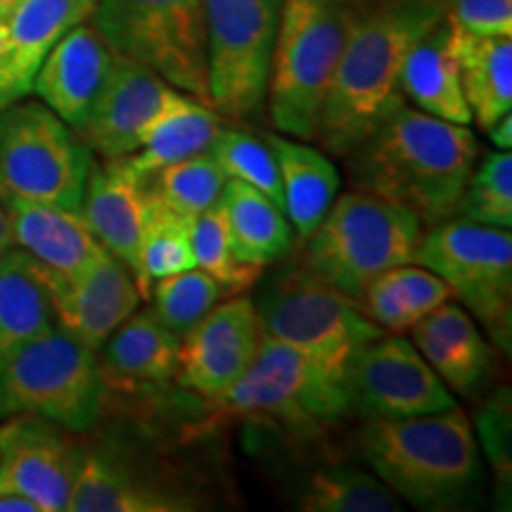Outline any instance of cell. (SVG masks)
I'll use <instances>...</instances> for the list:
<instances>
[{"instance_id": "484cf974", "label": "cell", "mask_w": 512, "mask_h": 512, "mask_svg": "<svg viewBox=\"0 0 512 512\" xmlns=\"http://www.w3.org/2000/svg\"><path fill=\"white\" fill-rule=\"evenodd\" d=\"M271 147L283 185V211L299 242H304L328 214L339 192V174L316 147L283 138L278 133L261 136Z\"/></svg>"}, {"instance_id": "83f0119b", "label": "cell", "mask_w": 512, "mask_h": 512, "mask_svg": "<svg viewBox=\"0 0 512 512\" xmlns=\"http://www.w3.org/2000/svg\"><path fill=\"white\" fill-rule=\"evenodd\" d=\"M223 126L226 119L214 107L178 91L176 98L145 128L140 147L126 157V162L140 181H145L162 166L207 152Z\"/></svg>"}, {"instance_id": "cb8c5ba5", "label": "cell", "mask_w": 512, "mask_h": 512, "mask_svg": "<svg viewBox=\"0 0 512 512\" xmlns=\"http://www.w3.org/2000/svg\"><path fill=\"white\" fill-rule=\"evenodd\" d=\"M178 347L181 337L166 328L152 309H136L98 351L105 387L140 392L176 380Z\"/></svg>"}, {"instance_id": "4316f807", "label": "cell", "mask_w": 512, "mask_h": 512, "mask_svg": "<svg viewBox=\"0 0 512 512\" xmlns=\"http://www.w3.org/2000/svg\"><path fill=\"white\" fill-rule=\"evenodd\" d=\"M451 48L472 121L482 131H489L512 110L510 36H479L451 24Z\"/></svg>"}, {"instance_id": "e575fe53", "label": "cell", "mask_w": 512, "mask_h": 512, "mask_svg": "<svg viewBox=\"0 0 512 512\" xmlns=\"http://www.w3.org/2000/svg\"><path fill=\"white\" fill-rule=\"evenodd\" d=\"M147 297L152 299V313L174 335L183 337L197 320H202L216 304L230 297V292L207 271L195 266L152 280Z\"/></svg>"}, {"instance_id": "60d3db41", "label": "cell", "mask_w": 512, "mask_h": 512, "mask_svg": "<svg viewBox=\"0 0 512 512\" xmlns=\"http://www.w3.org/2000/svg\"><path fill=\"white\" fill-rule=\"evenodd\" d=\"M486 133H489L491 143L496 145V150H510V147H512V119H510V114H505L501 121H496V124L491 126Z\"/></svg>"}, {"instance_id": "ee69618b", "label": "cell", "mask_w": 512, "mask_h": 512, "mask_svg": "<svg viewBox=\"0 0 512 512\" xmlns=\"http://www.w3.org/2000/svg\"><path fill=\"white\" fill-rule=\"evenodd\" d=\"M17 3H19V0H0V22H3V19L10 15L12 8H15Z\"/></svg>"}, {"instance_id": "ab89813d", "label": "cell", "mask_w": 512, "mask_h": 512, "mask_svg": "<svg viewBox=\"0 0 512 512\" xmlns=\"http://www.w3.org/2000/svg\"><path fill=\"white\" fill-rule=\"evenodd\" d=\"M479 430H482L484 451L489 453L491 463L498 479L510 482V406L508 392L498 394L489 401L482 418H479Z\"/></svg>"}, {"instance_id": "ffe728a7", "label": "cell", "mask_w": 512, "mask_h": 512, "mask_svg": "<svg viewBox=\"0 0 512 512\" xmlns=\"http://www.w3.org/2000/svg\"><path fill=\"white\" fill-rule=\"evenodd\" d=\"M0 202L8 216L12 245L29 254L43 271L67 278L86 271L110 254L95 240L81 211L3 192Z\"/></svg>"}, {"instance_id": "f1b7e54d", "label": "cell", "mask_w": 512, "mask_h": 512, "mask_svg": "<svg viewBox=\"0 0 512 512\" xmlns=\"http://www.w3.org/2000/svg\"><path fill=\"white\" fill-rule=\"evenodd\" d=\"M219 204L226 216L230 245L242 264L266 268L290 254L294 230L285 211L264 192L228 178Z\"/></svg>"}, {"instance_id": "7c38bea8", "label": "cell", "mask_w": 512, "mask_h": 512, "mask_svg": "<svg viewBox=\"0 0 512 512\" xmlns=\"http://www.w3.org/2000/svg\"><path fill=\"white\" fill-rule=\"evenodd\" d=\"M216 406L228 418L285 425L290 430L330 425L349 411L337 375L320 368L304 351L266 335L252 366Z\"/></svg>"}, {"instance_id": "1f68e13d", "label": "cell", "mask_w": 512, "mask_h": 512, "mask_svg": "<svg viewBox=\"0 0 512 512\" xmlns=\"http://www.w3.org/2000/svg\"><path fill=\"white\" fill-rule=\"evenodd\" d=\"M297 510L304 512H396L399 496L361 467L330 465L313 472L302 489Z\"/></svg>"}, {"instance_id": "d4e9b609", "label": "cell", "mask_w": 512, "mask_h": 512, "mask_svg": "<svg viewBox=\"0 0 512 512\" xmlns=\"http://www.w3.org/2000/svg\"><path fill=\"white\" fill-rule=\"evenodd\" d=\"M399 91L403 100L413 102L415 110L451 124H472L463 83H460V69L451 48V24L446 17L432 31H427L406 55Z\"/></svg>"}, {"instance_id": "7a4b0ae2", "label": "cell", "mask_w": 512, "mask_h": 512, "mask_svg": "<svg viewBox=\"0 0 512 512\" xmlns=\"http://www.w3.org/2000/svg\"><path fill=\"white\" fill-rule=\"evenodd\" d=\"M479 157L470 126L399 102L347 157L351 188L411 209L422 226L456 219Z\"/></svg>"}, {"instance_id": "8d00e7d4", "label": "cell", "mask_w": 512, "mask_h": 512, "mask_svg": "<svg viewBox=\"0 0 512 512\" xmlns=\"http://www.w3.org/2000/svg\"><path fill=\"white\" fill-rule=\"evenodd\" d=\"M190 245L195 266L219 280L230 294L247 292L249 287L256 285L261 271H264L259 266L242 264L235 256L233 245H230L226 216H223L219 202L192 219Z\"/></svg>"}, {"instance_id": "30bf717a", "label": "cell", "mask_w": 512, "mask_h": 512, "mask_svg": "<svg viewBox=\"0 0 512 512\" xmlns=\"http://www.w3.org/2000/svg\"><path fill=\"white\" fill-rule=\"evenodd\" d=\"M413 264L437 273L498 349L512 339V238L510 230L465 219L434 223L422 233Z\"/></svg>"}, {"instance_id": "e0dca14e", "label": "cell", "mask_w": 512, "mask_h": 512, "mask_svg": "<svg viewBox=\"0 0 512 512\" xmlns=\"http://www.w3.org/2000/svg\"><path fill=\"white\" fill-rule=\"evenodd\" d=\"M176 93L178 88L150 67L117 55L91 114L76 128V136L100 159L133 155L145 128Z\"/></svg>"}, {"instance_id": "7bdbcfd3", "label": "cell", "mask_w": 512, "mask_h": 512, "mask_svg": "<svg viewBox=\"0 0 512 512\" xmlns=\"http://www.w3.org/2000/svg\"><path fill=\"white\" fill-rule=\"evenodd\" d=\"M12 247H15V245H12L8 216H5V207H3V202H0V256H3Z\"/></svg>"}, {"instance_id": "b9f144b4", "label": "cell", "mask_w": 512, "mask_h": 512, "mask_svg": "<svg viewBox=\"0 0 512 512\" xmlns=\"http://www.w3.org/2000/svg\"><path fill=\"white\" fill-rule=\"evenodd\" d=\"M0 512H38L36 503L15 491H0Z\"/></svg>"}, {"instance_id": "f6af8a7d", "label": "cell", "mask_w": 512, "mask_h": 512, "mask_svg": "<svg viewBox=\"0 0 512 512\" xmlns=\"http://www.w3.org/2000/svg\"><path fill=\"white\" fill-rule=\"evenodd\" d=\"M349 3H356V0H349Z\"/></svg>"}, {"instance_id": "d6986e66", "label": "cell", "mask_w": 512, "mask_h": 512, "mask_svg": "<svg viewBox=\"0 0 512 512\" xmlns=\"http://www.w3.org/2000/svg\"><path fill=\"white\" fill-rule=\"evenodd\" d=\"M114 60L117 53L107 46L93 24L81 22L46 55L31 93H36L48 110L76 131L91 114Z\"/></svg>"}, {"instance_id": "9a60e30c", "label": "cell", "mask_w": 512, "mask_h": 512, "mask_svg": "<svg viewBox=\"0 0 512 512\" xmlns=\"http://www.w3.org/2000/svg\"><path fill=\"white\" fill-rule=\"evenodd\" d=\"M261 339L254 299L230 294L181 337L176 380L216 406L252 366Z\"/></svg>"}, {"instance_id": "277c9868", "label": "cell", "mask_w": 512, "mask_h": 512, "mask_svg": "<svg viewBox=\"0 0 512 512\" xmlns=\"http://www.w3.org/2000/svg\"><path fill=\"white\" fill-rule=\"evenodd\" d=\"M351 17L349 0H283L264 102L275 131L297 140L316 138Z\"/></svg>"}, {"instance_id": "6da1fadb", "label": "cell", "mask_w": 512, "mask_h": 512, "mask_svg": "<svg viewBox=\"0 0 512 512\" xmlns=\"http://www.w3.org/2000/svg\"><path fill=\"white\" fill-rule=\"evenodd\" d=\"M444 17L446 0H356L316 128L325 152L344 159L403 102L406 55Z\"/></svg>"}, {"instance_id": "ac0fdd59", "label": "cell", "mask_w": 512, "mask_h": 512, "mask_svg": "<svg viewBox=\"0 0 512 512\" xmlns=\"http://www.w3.org/2000/svg\"><path fill=\"white\" fill-rule=\"evenodd\" d=\"M93 8L95 0H19L0 22V107L27 98L46 55Z\"/></svg>"}, {"instance_id": "f35d334b", "label": "cell", "mask_w": 512, "mask_h": 512, "mask_svg": "<svg viewBox=\"0 0 512 512\" xmlns=\"http://www.w3.org/2000/svg\"><path fill=\"white\" fill-rule=\"evenodd\" d=\"M446 17L479 36H512V0H446Z\"/></svg>"}, {"instance_id": "5b68a950", "label": "cell", "mask_w": 512, "mask_h": 512, "mask_svg": "<svg viewBox=\"0 0 512 512\" xmlns=\"http://www.w3.org/2000/svg\"><path fill=\"white\" fill-rule=\"evenodd\" d=\"M425 226L411 209L351 188L304 240L299 264L356 299L377 275L413 264Z\"/></svg>"}, {"instance_id": "8992f818", "label": "cell", "mask_w": 512, "mask_h": 512, "mask_svg": "<svg viewBox=\"0 0 512 512\" xmlns=\"http://www.w3.org/2000/svg\"><path fill=\"white\" fill-rule=\"evenodd\" d=\"M98 351L53 325L0 368V420L29 413L69 432H88L105 406Z\"/></svg>"}, {"instance_id": "9c48e42d", "label": "cell", "mask_w": 512, "mask_h": 512, "mask_svg": "<svg viewBox=\"0 0 512 512\" xmlns=\"http://www.w3.org/2000/svg\"><path fill=\"white\" fill-rule=\"evenodd\" d=\"M93 152L43 102L0 107V192L81 211Z\"/></svg>"}, {"instance_id": "52a82bcc", "label": "cell", "mask_w": 512, "mask_h": 512, "mask_svg": "<svg viewBox=\"0 0 512 512\" xmlns=\"http://www.w3.org/2000/svg\"><path fill=\"white\" fill-rule=\"evenodd\" d=\"M88 22L119 57L209 105L204 0H95Z\"/></svg>"}, {"instance_id": "74e56055", "label": "cell", "mask_w": 512, "mask_h": 512, "mask_svg": "<svg viewBox=\"0 0 512 512\" xmlns=\"http://www.w3.org/2000/svg\"><path fill=\"white\" fill-rule=\"evenodd\" d=\"M209 152L219 162L226 178L264 192L268 200L283 209V185H280L278 164H275L271 147L266 145L264 138L240 131V128L223 126L216 133Z\"/></svg>"}, {"instance_id": "d590c367", "label": "cell", "mask_w": 512, "mask_h": 512, "mask_svg": "<svg viewBox=\"0 0 512 512\" xmlns=\"http://www.w3.org/2000/svg\"><path fill=\"white\" fill-rule=\"evenodd\" d=\"M456 219L491 228L512 226V155L510 150L486 152L467 178Z\"/></svg>"}, {"instance_id": "836d02e7", "label": "cell", "mask_w": 512, "mask_h": 512, "mask_svg": "<svg viewBox=\"0 0 512 512\" xmlns=\"http://www.w3.org/2000/svg\"><path fill=\"white\" fill-rule=\"evenodd\" d=\"M190 226V219L164 207L162 202L147 197L145 226L138 247L140 292H143V299L150 294L152 280L195 268V256H192L190 245Z\"/></svg>"}, {"instance_id": "8fae6325", "label": "cell", "mask_w": 512, "mask_h": 512, "mask_svg": "<svg viewBox=\"0 0 512 512\" xmlns=\"http://www.w3.org/2000/svg\"><path fill=\"white\" fill-rule=\"evenodd\" d=\"M283 0H204L209 105L226 121L261 112Z\"/></svg>"}, {"instance_id": "7402d4cb", "label": "cell", "mask_w": 512, "mask_h": 512, "mask_svg": "<svg viewBox=\"0 0 512 512\" xmlns=\"http://www.w3.org/2000/svg\"><path fill=\"white\" fill-rule=\"evenodd\" d=\"M411 337L451 392L477 396L494 375V349L463 304L448 299L413 325Z\"/></svg>"}, {"instance_id": "3957f363", "label": "cell", "mask_w": 512, "mask_h": 512, "mask_svg": "<svg viewBox=\"0 0 512 512\" xmlns=\"http://www.w3.org/2000/svg\"><path fill=\"white\" fill-rule=\"evenodd\" d=\"M358 451L377 479L420 510H458L482 482L479 444L460 406L413 418H375Z\"/></svg>"}, {"instance_id": "603a6c76", "label": "cell", "mask_w": 512, "mask_h": 512, "mask_svg": "<svg viewBox=\"0 0 512 512\" xmlns=\"http://www.w3.org/2000/svg\"><path fill=\"white\" fill-rule=\"evenodd\" d=\"M195 496L145 475L136 465L100 448H86L76 475L69 512H188Z\"/></svg>"}, {"instance_id": "2e32d148", "label": "cell", "mask_w": 512, "mask_h": 512, "mask_svg": "<svg viewBox=\"0 0 512 512\" xmlns=\"http://www.w3.org/2000/svg\"><path fill=\"white\" fill-rule=\"evenodd\" d=\"M38 273L46 285L57 328L93 351H100L143 299L133 273L112 254L67 278L43 271L41 266Z\"/></svg>"}, {"instance_id": "4fadbf2b", "label": "cell", "mask_w": 512, "mask_h": 512, "mask_svg": "<svg viewBox=\"0 0 512 512\" xmlns=\"http://www.w3.org/2000/svg\"><path fill=\"white\" fill-rule=\"evenodd\" d=\"M349 411L366 420L413 418L456 408L451 389L403 337H377L349 358L342 375Z\"/></svg>"}, {"instance_id": "44dd1931", "label": "cell", "mask_w": 512, "mask_h": 512, "mask_svg": "<svg viewBox=\"0 0 512 512\" xmlns=\"http://www.w3.org/2000/svg\"><path fill=\"white\" fill-rule=\"evenodd\" d=\"M145 211L147 197L143 181L126 162V157L100 159V162L93 159L86 192H83L81 216L95 240L133 273L138 290V247L145 226Z\"/></svg>"}, {"instance_id": "f546056e", "label": "cell", "mask_w": 512, "mask_h": 512, "mask_svg": "<svg viewBox=\"0 0 512 512\" xmlns=\"http://www.w3.org/2000/svg\"><path fill=\"white\" fill-rule=\"evenodd\" d=\"M55 325L36 261L12 247L0 256V368Z\"/></svg>"}, {"instance_id": "d6a6232c", "label": "cell", "mask_w": 512, "mask_h": 512, "mask_svg": "<svg viewBox=\"0 0 512 512\" xmlns=\"http://www.w3.org/2000/svg\"><path fill=\"white\" fill-rule=\"evenodd\" d=\"M226 181L219 162L207 150L183 162L162 166L145 178L143 188L147 197L192 221L219 202Z\"/></svg>"}, {"instance_id": "5bb4252c", "label": "cell", "mask_w": 512, "mask_h": 512, "mask_svg": "<svg viewBox=\"0 0 512 512\" xmlns=\"http://www.w3.org/2000/svg\"><path fill=\"white\" fill-rule=\"evenodd\" d=\"M86 446L67 427L29 413L0 422V491H15L38 512L67 510Z\"/></svg>"}, {"instance_id": "ba28073f", "label": "cell", "mask_w": 512, "mask_h": 512, "mask_svg": "<svg viewBox=\"0 0 512 512\" xmlns=\"http://www.w3.org/2000/svg\"><path fill=\"white\" fill-rule=\"evenodd\" d=\"M254 306L266 337L304 351L339 380L349 358L384 332L363 316L354 299L302 264L273 275Z\"/></svg>"}, {"instance_id": "4dcf8cb0", "label": "cell", "mask_w": 512, "mask_h": 512, "mask_svg": "<svg viewBox=\"0 0 512 512\" xmlns=\"http://www.w3.org/2000/svg\"><path fill=\"white\" fill-rule=\"evenodd\" d=\"M448 299H453L451 290L437 273L420 264H401L377 275L354 302L377 328L401 332Z\"/></svg>"}]
</instances>
